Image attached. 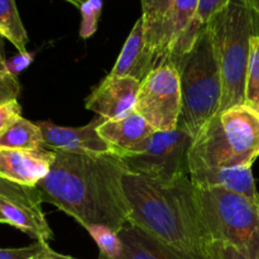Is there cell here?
Returning a JSON list of instances; mask_svg holds the SVG:
<instances>
[{"instance_id":"cell-31","label":"cell","mask_w":259,"mask_h":259,"mask_svg":"<svg viewBox=\"0 0 259 259\" xmlns=\"http://www.w3.org/2000/svg\"><path fill=\"white\" fill-rule=\"evenodd\" d=\"M40 259H77V258H73V257H71V255L60 254V253H56L55 250L51 249L50 252L47 253V254L43 255V257Z\"/></svg>"},{"instance_id":"cell-32","label":"cell","mask_w":259,"mask_h":259,"mask_svg":"<svg viewBox=\"0 0 259 259\" xmlns=\"http://www.w3.org/2000/svg\"><path fill=\"white\" fill-rule=\"evenodd\" d=\"M66 2L71 3V4H72V5H75V7H77L78 9H80V7H81V5H82L83 3H86V2H88V0H66Z\"/></svg>"},{"instance_id":"cell-8","label":"cell","mask_w":259,"mask_h":259,"mask_svg":"<svg viewBox=\"0 0 259 259\" xmlns=\"http://www.w3.org/2000/svg\"><path fill=\"white\" fill-rule=\"evenodd\" d=\"M134 110L156 132L177 128L182 99L179 71L174 63H161L142 81Z\"/></svg>"},{"instance_id":"cell-12","label":"cell","mask_w":259,"mask_h":259,"mask_svg":"<svg viewBox=\"0 0 259 259\" xmlns=\"http://www.w3.org/2000/svg\"><path fill=\"white\" fill-rule=\"evenodd\" d=\"M55 159V152L50 149L0 148V177L22 186L35 187L47 176Z\"/></svg>"},{"instance_id":"cell-21","label":"cell","mask_w":259,"mask_h":259,"mask_svg":"<svg viewBox=\"0 0 259 259\" xmlns=\"http://www.w3.org/2000/svg\"><path fill=\"white\" fill-rule=\"evenodd\" d=\"M0 195L23 202H29V204H42L39 192L35 187L22 186L2 177H0Z\"/></svg>"},{"instance_id":"cell-29","label":"cell","mask_w":259,"mask_h":259,"mask_svg":"<svg viewBox=\"0 0 259 259\" xmlns=\"http://www.w3.org/2000/svg\"><path fill=\"white\" fill-rule=\"evenodd\" d=\"M253 15L254 35H259V0H247Z\"/></svg>"},{"instance_id":"cell-18","label":"cell","mask_w":259,"mask_h":259,"mask_svg":"<svg viewBox=\"0 0 259 259\" xmlns=\"http://www.w3.org/2000/svg\"><path fill=\"white\" fill-rule=\"evenodd\" d=\"M0 148L42 151L46 149L42 131L38 124L20 116L4 133L0 134Z\"/></svg>"},{"instance_id":"cell-14","label":"cell","mask_w":259,"mask_h":259,"mask_svg":"<svg viewBox=\"0 0 259 259\" xmlns=\"http://www.w3.org/2000/svg\"><path fill=\"white\" fill-rule=\"evenodd\" d=\"M196 187H222L228 191L242 195L259 206V192L255 186L252 167H217L195 168L189 174Z\"/></svg>"},{"instance_id":"cell-5","label":"cell","mask_w":259,"mask_h":259,"mask_svg":"<svg viewBox=\"0 0 259 259\" xmlns=\"http://www.w3.org/2000/svg\"><path fill=\"white\" fill-rule=\"evenodd\" d=\"M174 63L179 71L182 110L180 121L194 137L219 111L223 95L220 68L206 25L186 53Z\"/></svg>"},{"instance_id":"cell-33","label":"cell","mask_w":259,"mask_h":259,"mask_svg":"<svg viewBox=\"0 0 259 259\" xmlns=\"http://www.w3.org/2000/svg\"><path fill=\"white\" fill-rule=\"evenodd\" d=\"M0 224H4V223H3V219H2V217H0Z\"/></svg>"},{"instance_id":"cell-27","label":"cell","mask_w":259,"mask_h":259,"mask_svg":"<svg viewBox=\"0 0 259 259\" xmlns=\"http://www.w3.org/2000/svg\"><path fill=\"white\" fill-rule=\"evenodd\" d=\"M230 0H200L199 9H197L196 20L200 25H206L210 18L219 12L222 8L229 3Z\"/></svg>"},{"instance_id":"cell-26","label":"cell","mask_w":259,"mask_h":259,"mask_svg":"<svg viewBox=\"0 0 259 259\" xmlns=\"http://www.w3.org/2000/svg\"><path fill=\"white\" fill-rule=\"evenodd\" d=\"M20 116H22V106L18 100L8 101L0 105V134L4 133Z\"/></svg>"},{"instance_id":"cell-17","label":"cell","mask_w":259,"mask_h":259,"mask_svg":"<svg viewBox=\"0 0 259 259\" xmlns=\"http://www.w3.org/2000/svg\"><path fill=\"white\" fill-rule=\"evenodd\" d=\"M142 19L144 24V38L148 50L156 56L161 65V34L162 28L171 10L174 0H141Z\"/></svg>"},{"instance_id":"cell-4","label":"cell","mask_w":259,"mask_h":259,"mask_svg":"<svg viewBox=\"0 0 259 259\" xmlns=\"http://www.w3.org/2000/svg\"><path fill=\"white\" fill-rule=\"evenodd\" d=\"M223 81L219 111L245 104V78L254 35L253 15L247 0H230L206 24Z\"/></svg>"},{"instance_id":"cell-30","label":"cell","mask_w":259,"mask_h":259,"mask_svg":"<svg viewBox=\"0 0 259 259\" xmlns=\"http://www.w3.org/2000/svg\"><path fill=\"white\" fill-rule=\"evenodd\" d=\"M3 35L0 33V73H9L7 68V58L4 55V45H3Z\"/></svg>"},{"instance_id":"cell-9","label":"cell","mask_w":259,"mask_h":259,"mask_svg":"<svg viewBox=\"0 0 259 259\" xmlns=\"http://www.w3.org/2000/svg\"><path fill=\"white\" fill-rule=\"evenodd\" d=\"M104 119L96 116L82 126H61L52 121H39L46 149L76 154L115 153L114 149L99 134L98 128Z\"/></svg>"},{"instance_id":"cell-20","label":"cell","mask_w":259,"mask_h":259,"mask_svg":"<svg viewBox=\"0 0 259 259\" xmlns=\"http://www.w3.org/2000/svg\"><path fill=\"white\" fill-rule=\"evenodd\" d=\"M245 105L259 114V35L250 39V53L245 78Z\"/></svg>"},{"instance_id":"cell-13","label":"cell","mask_w":259,"mask_h":259,"mask_svg":"<svg viewBox=\"0 0 259 259\" xmlns=\"http://www.w3.org/2000/svg\"><path fill=\"white\" fill-rule=\"evenodd\" d=\"M159 66L156 56L148 50L144 38V24L142 17L132 28L120 55L109 75L132 77L142 81Z\"/></svg>"},{"instance_id":"cell-22","label":"cell","mask_w":259,"mask_h":259,"mask_svg":"<svg viewBox=\"0 0 259 259\" xmlns=\"http://www.w3.org/2000/svg\"><path fill=\"white\" fill-rule=\"evenodd\" d=\"M103 9V0H88L80 7L82 22L80 27V35L89 38L96 32L99 18Z\"/></svg>"},{"instance_id":"cell-6","label":"cell","mask_w":259,"mask_h":259,"mask_svg":"<svg viewBox=\"0 0 259 259\" xmlns=\"http://www.w3.org/2000/svg\"><path fill=\"white\" fill-rule=\"evenodd\" d=\"M197 209L210 243L232 245L250 259H259V206L222 187L195 186Z\"/></svg>"},{"instance_id":"cell-7","label":"cell","mask_w":259,"mask_h":259,"mask_svg":"<svg viewBox=\"0 0 259 259\" xmlns=\"http://www.w3.org/2000/svg\"><path fill=\"white\" fill-rule=\"evenodd\" d=\"M195 137L180 121L176 129L154 132L133 151L120 156L129 174L158 180L189 176L190 149Z\"/></svg>"},{"instance_id":"cell-10","label":"cell","mask_w":259,"mask_h":259,"mask_svg":"<svg viewBox=\"0 0 259 259\" xmlns=\"http://www.w3.org/2000/svg\"><path fill=\"white\" fill-rule=\"evenodd\" d=\"M200 0H174L162 28V62H175L186 53L204 25L196 20Z\"/></svg>"},{"instance_id":"cell-19","label":"cell","mask_w":259,"mask_h":259,"mask_svg":"<svg viewBox=\"0 0 259 259\" xmlns=\"http://www.w3.org/2000/svg\"><path fill=\"white\" fill-rule=\"evenodd\" d=\"M0 33L17 48L18 52H27L28 34L15 0H0Z\"/></svg>"},{"instance_id":"cell-1","label":"cell","mask_w":259,"mask_h":259,"mask_svg":"<svg viewBox=\"0 0 259 259\" xmlns=\"http://www.w3.org/2000/svg\"><path fill=\"white\" fill-rule=\"evenodd\" d=\"M126 168L120 156L55 152L50 172L35 189L48 202L85 229L104 225L119 233L129 220L123 187Z\"/></svg>"},{"instance_id":"cell-2","label":"cell","mask_w":259,"mask_h":259,"mask_svg":"<svg viewBox=\"0 0 259 259\" xmlns=\"http://www.w3.org/2000/svg\"><path fill=\"white\" fill-rule=\"evenodd\" d=\"M123 187L129 223L192 258L204 259L207 245L190 176L158 180L126 172Z\"/></svg>"},{"instance_id":"cell-15","label":"cell","mask_w":259,"mask_h":259,"mask_svg":"<svg viewBox=\"0 0 259 259\" xmlns=\"http://www.w3.org/2000/svg\"><path fill=\"white\" fill-rule=\"evenodd\" d=\"M98 132L118 156H123L143 143L156 131L134 110L124 118L103 120Z\"/></svg>"},{"instance_id":"cell-28","label":"cell","mask_w":259,"mask_h":259,"mask_svg":"<svg viewBox=\"0 0 259 259\" xmlns=\"http://www.w3.org/2000/svg\"><path fill=\"white\" fill-rule=\"evenodd\" d=\"M33 58H34V53H30L28 51L27 52H18V55H15L14 57L7 60L8 72L17 77L23 70H25L33 62Z\"/></svg>"},{"instance_id":"cell-16","label":"cell","mask_w":259,"mask_h":259,"mask_svg":"<svg viewBox=\"0 0 259 259\" xmlns=\"http://www.w3.org/2000/svg\"><path fill=\"white\" fill-rule=\"evenodd\" d=\"M118 235L123 243L119 259H196L164 244L129 222L121 227Z\"/></svg>"},{"instance_id":"cell-24","label":"cell","mask_w":259,"mask_h":259,"mask_svg":"<svg viewBox=\"0 0 259 259\" xmlns=\"http://www.w3.org/2000/svg\"><path fill=\"white\" fill-rule=\"evenodd\" d=\"M204 259H250L233 248L232 245L224 243L212 242L207 245Z\"/></svg>"},{"instance_id":"cell-11","label":"cell","mask_w":259,"mask_h":259,"mask_svg":"<svg viewBox=\"0 0 259 259\" xmlns=\"http://www.w3.org/2000/svg\"><path fill=\"white\" fill-rule=\"evenodd\" d=\"M141 82L132 77L108 75L86 98L85 106L104 120H115L133 113Z\"/></svg>"},{"instance_id":"cell-3","label":"cell","mask_w":259,"mask_h":259,"mask_svg":"<svg viewBox=\"0 0 259 259\" xmlns=\"http://www.w3.org/2000/svg\"><path fill=\"white\" fill-rule=\"evenodd\" d=\"M259 157V114L248 105L218 111L197 133L190 149V171L252 167Z\"/></svg>"},{"instance_id":"cell-23","label":"cell","mask_w":259,"mask_h":259,"mask_svg":"<svg viewBox=\"0 0 259 259\" xmlns=\"http://www.w3.org/2000/svg\"><path fill=\"white\" fill-rule=\"evenodd\" d=\"M51 249L50 244L43 242L22 248H0V259H40Z\"/></svg>"},{"instance_id":"cell-25","label":"cell","mask_w":259,"mask_h":259,"mask_svg":"<svg viewBox=\"0 0 259 259\" xmlns=\"http://www.w3.org/2000/svg\"><path fill=\"white\" fill-rule=\"evenodd\" d=\"M19 93L20 85L18 78L10 73H0V105L17 100Z\"/></svg>"}]
</instances>
